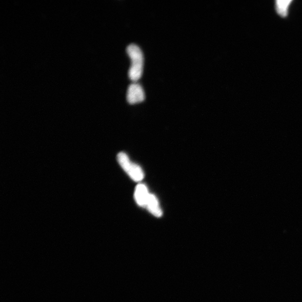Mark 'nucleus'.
<instances>
[{
  "instance_id": "nucleus-5",
  "label": "nucleus",
  "mask_w": 302,
  "mask_h": 302,
  "mask_svg": "<svg viewBox=\"0 0 302 302\" xmlns=\"http://www.w3.org/2000/svg\"><path fill=\"white\" fill-rule=\"evenodd\" d=\"M146 207L149 211L155 216L160 217L163 213L161 208L159 207L158 202L155 195L150 194L148 199Z\"/></svg>"
},
{
  "instance_id": "nucleus-6",
  "label": "nucleus",
  "mask_w": 302,
  "mask_h": 302,
  "mask_svg": "<svg viewBox=\"0 0 302 302\" xmlns=\"http://www.w3.org/2000/svg\"><path fill=\"white\" fill-rule=\"evenodd\" d=\"M293 1L288 0V1H282V0H277L275 2V10L276 13L282 17H287L289 13V9Z\"/></svg>"
},
{
  "instance_id": "nucleus-3",
  "label": "nucleus",
  "mask_w": 302,
  "mask_h": 302,
  "mask_svg": "<svg viewBox=\"0 0 302 302\" xmlns=\"http://www.w3.org/2000/svg\"><path fill=\"white\" fill-rule=\"evenodd\" d=\"M145 94L142 86L137 83H133L129 86L127 100L129 104H133L143 102L145 100Z\"/></svg>"
},
{
  "instance_id": "nucleus-4",
  "label": "nucleus",
  "mask_w": 302,
  "mask_h": 302,
  "mask_svg": "<svg viewBox=\"0 0 302 302\" xmlns=\"http://www.w3.org/2000/svg\"><path fill=\"white\" fill-rule=\"evenodd\" d=\"M150 195L144 184L138 185L135 190L134 197L135 201L139 206L146 207Z\"/></svg>"
},
{
  "instance_id": "nucleus-1",
  "label": "nucleus",
  "mask_w": 302,
  "mask_h": 302,
  "mask_svg": "<svg viewBox=\"0 0 302 302\" xmlns=\"http://www.w3.org/2000/svg\"><path fill=\"white\" fill-rule=\"evenodd\" d=\"M127 52L131 60V65L128 72L129 78L136 82L143 75L144 68V55L140 48L132 44L127 48Z\"/></svg>"
},
{
  "instance_id": "nucleus-2",
  "label": "nucleus",
  "mask_w": 302,
  "mask_h": 302,
  "mask_svg": "<svg viewBox=\"0 0 302 302\" xmlns=\"http://www.w3.org/2000/svg\"><path fill=\"white\" fill-rule=\"evenodd\" d=\"M117 159L121 167L124 170L129 176H130L135 182H140L144 177V173L139 167L136 164L131 162L128 156L124 152H120Z\"/></svg>"
}]
</instances>
